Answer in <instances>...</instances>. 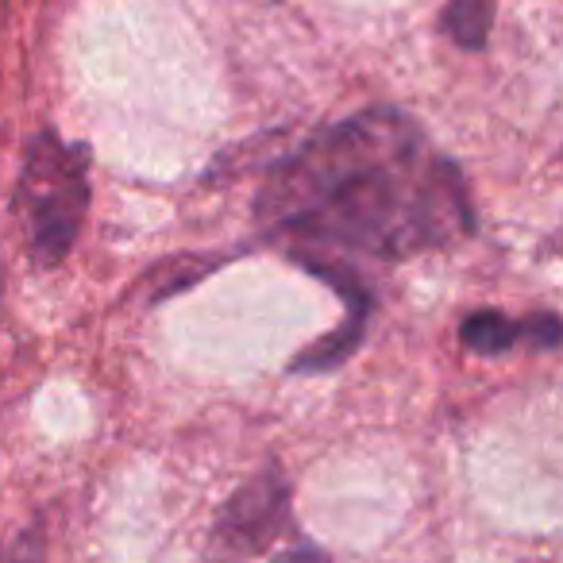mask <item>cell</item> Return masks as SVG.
<instances>
[{
	"mask_svg": "<svg viewBox=\"0 0 563 563\" xmlns=\"http://www.w3.org/2000/svg\"><path fill=\"white\" fill-rule=\"evenodd\" d=\"M274 563H329V555H324L321 548H313V544H298V548H290L286 555H278Z\"/></svg>",
	"mask_w": 563,
	"mask_h": 563,
	"instance_id": "cell-8",
	"label": "cell"
},
{
	"mask_svg": "<svg viewBox=\"0 0 563 563\" xmlns=\"http://www.w3.org/2000/svg\"><path fill=\"white\" fill-rule=\"evenodd\" d=\"M306 271H313L317 278H324L332 290L344 298V324L336 332L321 340V344L306 347L301 355L290 360V371L294 375H317V371H336L340 363H347V355L360 347L363 340V329H367V317H371V294L360 286L352 271L344 263H332V258H306Z\"/></svg>",
	"mask_w": 563,
	"mask_h": 563,
	"instance_id": "cell-4",
	"label": "cell"
},
{
	"mask_svg": "<svg viewBox=\"0 0 563 563\" xmlns=\"http://www.w3.org/2000/svg\"><path fill=\"white\" fill-rule=\"evenodd\" d=\"M0 563H47V548H43V529L27 525L16 537L0 540Z\"/></svg>",
	"mask_w": 563,
	"mask_h": 563,
	"instance_id": "cell-7",
	"label": "cell"
},
{
	"mask_svg": "<svg viewBox=\"0 0 563 563\" xmlns=\"http://www.w3.org/2000/svg\"><path fill=\"white\" fill-rule=\"evenodd\" d=\"M290 521V483L278 471H263L258 478H251L240 494L224 506L217 521V540H224L228 548H266Z\"/></svg>",
	"mask_w": 563,
	"mask_h": 563,
	"instance_id": "cell-3",
	"label": "cell"
},
{
	"mask_svg": "<svg viewBox=\"0 0 563 563\" xmlns=\"http://www.w3.org/2000/svg\"><path fill=\"white\" fill-rule=\"evenodd\" d=\"M20 212L40 266H58L78 243L89 212V147L58 140L51 128L32 135L20 174Z\"/></svg>",
	"mask_w": 563,
	"mask_h": 563,
	"instance_id": "cell-2",
	"label": "cell"
},
{
	"mask_svg": "<svg viewBox=\"0 0 563 563\" xmlns=\"http://www.w3.org/2000/svg\"><path fill=\"white\" fill-rule=\"evenodd\" d=\"M460 340H463V347L475 355L509 352V347L521 344V340L532 347H544V352H555V344H560V317L537 313V317H529V321H509L498 309H478V313L463 317Z\"/></svg>",
	"mask_w": 563,
	"mask_h": 563,
	"instance_id": "cell-5",
	"label": "cell"
},
{
	"mask_svg": "<svg viewBox=\"0 0 563 563\" xmlns=\"http://www.w3.org/2000/svg\"><path fill=\"white\" fill-rule=\"evenodd\" d=\"M494 12H498V0H452L440 16L444 32L452 35L455 47L463 51H483L490 40Z\"/></svg>",
	"mask_w": 563,
	"mask_h": 563,
	"instance_id": "cell-6",
	"label": "cell"
},
{
	"mask_svg": "<svg viewBox=\"0 0 563 563\" xmlns=\"http://www.w3.org/2000/svg\"><path fill=\"white\" fill-rule=\"evenodd\" d=\"M266 235L298 258H413L467 240V178L409 117L367 109L278 158L255 201Z\"/></svg>",
	"mask_w": 563,
	"mask_h": 563,
	"instance_id": "cell-1",
	"label": "cell"
}]
</instances>
